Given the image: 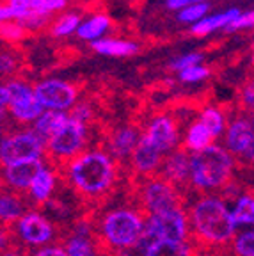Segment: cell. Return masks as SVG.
<instances>
[{"instance_id":"23","label":"cell","mask_w":254,"mask_h":256,"mask_svg":"<svg viewBox=\"0 0 254 256\" xmlns=\"http://www.w3.org/2000/svg\"><path fill=\"white\" fill-rule=\"evenodd\" d=\"M214 139L215 136L212 134L210 128L201 120H198L188 124L187 132H185V148L190 152H199V150H204L210 144H214Z\"/></svg>"},{"instance_id":"43","label":"cell","mask_w":254,"mask_h":256,"mask_svg":"<svg viewBox=\"0 0 254 256\" xmlns=\"http://www.w3.org/2000/svg\"><path fill=\"white\" fill-rule=\"evenodd\" d=\"M244 156H247V158L252 160V162H254V142L250 144V148L247 150V153H246V155H244Z\"/></svg>"},{"instance_id":"18","label":"cell","mask_w":254,"mask_h":256,"mask_svg":"<svg viewBox=\"0 0 254 256\" xmlns=\"http://www.w3.org/2000/svg\"><path fill=\"white\" fill-rule=\"evenodd\" d=\"M91 48L96 54L105 57H132L139 52V44L132 40L123 38H110L105 36L98 41H92Z\"/></svg>"},{"instance_id":"20","label":"cell","mask_w":254,"mask_h":256,"mask_svg":"<svg viewBox=\"0 0 254 256\" xmlns=\"http://www.w3.org/2000/svg\"><path fill=\"white\" fill-rule=\"evenodd\" d=\"M70 120V112H64V110H50V108H44L43 114L38 118L34 123H32V130L44 140L50 139L54 134H57L64 124L68 123Z\"/></svg>"},{"instance_id":"22","label":"cell","mask_w":254,"mask_h":256,"mask_svg":"<svg viewBox=\"0 0 254 256\" xmlns=\"http://www.w3.org/2000/svg\"><path fill=\"white\" fill-rule=\"evenodd\" d=\"M164 174L172 182H183L190 176V156L185 150H176L164 162Z\"/></svg>"},{"instance_id":"31","label":"cell","mask_w":254,"mask_h":256,"mask_svg":"<svg viewBox=\"0 0 254 256\" xmlns=\"http://www.w3.org/2000/svg\"><path fill=\"white\" fill-rule=\"evenodd\" d=\"M210 75H212V70L202 62H198L194 66H190V68H185L182 72H178V78L183 84H199L202 80L210 78Z\"/></svg>"},{"instance_id":"47","label":"cell","mask_w":254,"mask_h":256,"mask_svg":"<svg viewBox=\"0 0 254 256\" xmlns=\"http://www.w3.org/2000/svg\"><path fill=\"white\" fill-rule=\"evenodd\" d=\"M252 124H254V112H252Z\"/></svg>"},{"instance_id":"44","label":"cell","mask_w":254,"mask_h":256,"mask_svg":"<svg viewBox=\"0 0 254 256\" xmlns=\"http://www.w3.org/2000/svg\"><path fill=\"white\" fill-rule=\"evenodd\" d=\"M6 256H24V254H16V252H9V254H6Z\"/></svg>"},{"instance_id":"9","label":"cell","mask_w":254,"mask_h":256,"mask_svg":"<svg viewBox=\"0 0 254 256\" xmlns=\"http://www.w3.org/2000/svg\"><path fill=\"white\" fill-rule=\"evenodd\" d=\"M88 140V124L70 116L68 123L46 140V150L54 158H73Z\"/></svg>"},{"instance_id":"34","label":"cell","mask_w":254,"mask_h":256,"mask_svg":"<svg viewBox=\"0 0 254 256\" xmlns=\"http://www.w3.org/2000/svg\"><path fill=\"white\" fill-rule=\"evenodd\" d=\"M0 214H2V219L4 220H12L18 216H22V204L20 201L16 200L14 196H2L0 201Z\"/></svg>"},{"instance_id":"24","label":"cell","mask_w":254,"mask_h":256,"mask_svg":"<svg viewBox=\"0 0 254 256\" xmlns=\"http://www.w3.org/2000/svg\"><path fill=\"white\" fill-rule=\"evenodd\" d=\"M80 24H82V16L78 12H62V14L50 25V34L57 40L62 38H70L76 34Z\"/></svg>"},{"instance_id":"42","label":"cell","mask_w":254,"mask_h":256,"mask_svg":"<svg viewBox=\"0 0 254 256\" xmlns=\"http://www.w3.org/2000/svg\"><path fill=\"white\" fill-rule=\"evenodd\" d=\"M8 105H9V91L4 84L0 88V107H2V112L8 110Z\"/></svg>"},{"instance_id":"16","label":"cell","mask_w":254,"mask_h":256,"mask_svg":"<svg viewBox=\"0 0 254 256\" xmlns=\"http://www.w3.org/2000/svg\"><path fill=\"white\" fill-rule=\"evenodd\" d=\"M160 164H162V152L158 148H155L148 140V137L142 134L139 144L135 146L134 153H132V166H134V169L137 172H142V174H150L155 169H158Z\"/></svg>"},{"instance_id":"38","label":"cell","mask_w":254,"mask_h":256,"mask_svg":"<svg viewBox=\"0 0 254 256\" xmlns=\"http://www.w3.org/2000/svg\"><path fill=\"white\" fill-rule=\"evenodd\" d=\"M18 57L11 52V50H4L2 56H0V73L4 76H12L18 70Z\"/></svg>"},{"instance_id":"1","label":"cell","mask_w":254,"mask_h":256,"mask_svg":"<svg viewBox=\"0 0 254 256\" xmlns=\"http://www.w3.org/2000/svg\"><path fill=\"white\" fill-rule=\"evenodd\" d=\"M114 162L105 152L82 153L70 164V178L73 185L89 196L107 190L114 180Z\"/></svg>"},{"instance_id":"26","label":"cell","mask_w":254,"mask_h":256,"mask_svg":"<svg viewBox=\"0 0 254 256\" xmlns=\"http://www.w3.org/2000/svg\"><path fill=\"white\" fill-rule=\"evenodd\" d=\"M54 187H56V176H54V171L43 168L40 172H38V176L34 178V182H32L28 188H30L32 196L36 198L38 201H44V200H48L50 194H52Z\"/></svg>"},{"instance_id":"4","label":"cell","mask_w":254,"mask_h":256,"mask_svg":"<svg viewBox=\"0 0 254 256\" xmlns=\"http://www.w3.org/2000/svg\"><path fill=\"white\" fill-rule=\"evenodd\" d=\"M9 91L8 110L11 118L18 123H34L43 114L44 107L38 100L34 86H30L24 78H9L4 82Z\"/></svg>"},{"instance_id":"2","label":"cell","mask_w":254,"mask_h":256,"mask_svg":"<svg viewBox=\"0 0 254 256\" xmlns=\"http://www.w3.org/2000/svg\"><path fill=\"white\" fill-rule=\"evenodd\" d=\"M233 169V156L228 148L210 144L190 156V180L196 187L217 188L228 182Z\"/></svg>"},{"instance_id":"39","label":"cell","mask_w":254,"mask_h":256,"mask_svg":"<svg viewBox=\"0 0 254 256\" xmlns=\"http://www.w3.org/2000/svg\"><path fill=\"white\" fill-rule=\"evenodd\" d=\"M240 104L246 110L254 112V78L247 80L240 89Z\"/></svg>"},{"instance_id":"41","label":"cell","mask_w":254,"mask_h":256,"mask_svg":"<svg viewBox=\"0 0 254 256\" xmlns=\"http://www.w3.org/2000/svg\"><path fill=\"white\" fill-rule=\"evenodd\" d=\"M36 256H70L68 251H62L59 248H46V249H41Z\"/></svg>"},{"instance_id":"3","label":"cell","mask_w":254,"mask_h":256,"mask_svg":"<svg viewBox=\"0 0 254 256\" xmlns=\"http://www.w3.org/2000/svg\"><path fill=\"white\" fill-rule=\"evenodd\" d=\"M194 228L208 242H226L236 230V220L222 201L215 198H204L192 210Z\"/></svg>"},{"instance_id":"12","label":"cell","mask_w":254,"mask_h":256,"mask_svg":"<svg viewBox=\"0 0 254 256\" xmlns=\"http://www.w3.org/2000/svg\"><path fill=\"white\" fill-rule=\"evenodd\" d=\"M254 142V124L247 118H234L226 128V148L233 155H246Z\"/></svg>"},{"instance_id":"36","label":"cell","mask_w":254,"mask_h":256,"mask_svg":"<svg viewBox=\"0 0 254 256\" xmlns=\"http://www.w3.org/2000/svg\"><path fill=\"white\" fill-rule=\"evenodd\" d=\"M234 251L238 256H254V232H247L236 236Z\"/></svg>"},{"instance_id":"7","label":"cell","mask_w":254,"mask_h":256,"mask_svg":"<svg viewBox=\"0 0 254 256\" xmlns=\"http://www.w3.org/2000/svg\"><path fill=\"white\" fill-rule=\"evenodd\" d=\"M44 146H46L44 140L34 130L16 132L2 139L0 158H2L4 166L14 164V162H24V160L41 158Z\"/></svg>"},{"instance_id":"5","label":"cell","mask_w":254,"mask_h":256,"mask_svg":"<svg viewBox=\"0 0 254 256\" xmlns=\"http://www.w3.org/2000/svg\"><path fill=\"white\" fill-rule=\"evenodd\" d=\"M144 233L142 219L130 210H116L104 220V235L108 244L116 248H128Z\"/></svg>"},{"instance_id":"29","label":"cell","mask_w":254,"mask_h":256,"mask_svg":"<svg viewBox=\"0 0 254 256\" xmlns=\"http://www.w3.org/2000/svg\"><path fill=\"white\" fill-rule=\"evenodd\" d=\"M233 216L236 224H250L254 226V198L252 196H242L236 200Z\"/></svg>"},{"instance_id":"13","label":"cell","mask_w":254,"mask_h":256,"mask_svg":"<svg viewBox=\"0 0 254 256\" xmlns=\"http://www.w3.org/2000/svg\"><path fill=\"white\" fill-rule=\"evenodd\" d=\"M144 203L151 214H156L178 208V198L167 182L155 180L150 182L144 188Z\"/></svg>"},{"instance_id":"46","label":"cell","mask_w":254,"mask_h":256,"mask_svg":"<svg viewBox=\"0 0 254 256\" xmlns=\"http://www.w3.org/2000/svg\"><path fill=\"white\" fill-rule=\"evenodd\" d=\"M252 68H254V54H252Z\"/></svg>"},{"instance_id":"14","label":"cell","mask_w":254,"mask_h":256,"mask_svg":"<svg viewBox=\"0 0 254 256\" xmlns=\"http://www.w3.org/2000/svg\"><path fill=\"white\" fill-rule=\"evenodd\" d=\"M18 233L27 244L38 246L52 238V226L40 214H27L18 220Z\"/></svg>"},{"instance_id":"30","label":"cell","mask_w":254,"mask_h":256,"mask_svg":"<svg viewBox=\"0 0 254 256\" xmlns=\"http://www.w3.org/2000/svg\"><path fill=\"white\" fill-rule=\"evenodd\" d=\"M27 32H28V28L18 20L2 22V30H0V36H2V40H4L6 43L14 44V43H20V41H24L25 36H27Z\"/></svg>"},{"instance_id":"37","label":"cell","mask_w":254,"mask_h":256,"mask_svg":"<svg viewBox=\"0 0 254 256\" xmlns=\"http://www.w3.org/2000/svg\"><path fill=\"white\" fill-rule=\"evenodd\" d=\"M70 116L82 121V123L89 124L92 121V118H94V108H92V105L88 104V102H76L72 110H70Z\"/></svg>"},{"instance_id":"8","label":"cell","mask_w":254,"mask_h":256,"mask_svg":"<svg viewBox=\"0 0 254 256\" xmlns=\"http://www.w3.org/2000/svg\"><path fill=\"white\" fill-rule=\"evenodd\" d=\"M34 91L41 105L50 110L70 112L78 102V89L75 88V84L57 76L38 80L34 84Z\"/></svg>"},{"instance_id":"19","label":"cell","mask_w":254,"mask_h":256,"mask_svg":"<svg viewBox=\"0 0 254 256\" xmlns=\"http://www.w3.org/2000/svg\"><path fill=\"white\" fill-rule=\"evenodd\" d=\"M112 30V20L110 16L104 14V12H94V14L88 16L86 20H82L78 30H76V36L84 41H98L102 38L108 36V32Z\"/></svg>"},{"instance_id":"45","label":"cell","mask_w":254,"mask_h":256,"mask_svg":"<svg viewBox=\"0 0 254 256\" xmlns=\"http://www.w3.org/2000/svg\"><path fill=\"white\" fill-rule=\"evenodd\" d=\"M196 2H210V0H196Z\"/></svg>"},{"instance_id":"17","label":"cell","mask_w":254,"mask_h":256,"mask_svg":"<svg viewBox=\"0 0 254 256\" xmlns=\"http://www.w3.org/2000/svg\"><path fill=\"white\" fill-rule=\"evenodd\" d=\"M240 12L242 11L238 8H230L226 11L206 14L202 20L190 25V34H194V36H210V34H214L217 30H226Z\"/></svg>"},{"instance_id":"28","label":"cell","mask_w":254,"mask_h":256,"mask_svg":"<svg viewBox=\"0 0 254 256\" xmlns=\"http://www.w3.org/2000/svg\"><path fill=\"white\" fill-rule=\"evenodd\" d=\"M206 14H210V4L208 2H192L187 8L178 11V22L194 25L196 22L202 20Z\"/></svg>"},{"instance_id":"15","label":"cell","mask_w":254,"mask_h":256,"mask_svg":"<svg viewBox=\"0 0 254 256\" xmlns=\"http://www.w3.org/2000/svg\"><path fill=\"white\" fill-rule=\"evenodd\" d=\"M41 158L24 160V162H14V164L6 166V182L14 188H27L34 182L38 172L43 169Z\"/></svg>"},{"instance_id":"40","label":"cell","mask_w":254,"mask_h":256,"mask_svg":"<svg viewBox=\"0 0 254 256\" xmlns=\"http://www.w3.org/2000/svg\"><path fill=\"white\" fill-rule=\"evenodd\" d=\"M192 2H196V0H166V6L171 11H182L183 8H187Z\"/></svg>"},{"instance_id":"32","label":"cell","mask_w":254,"mask_h":256,"mask_svg":"<svg viewBox=\"0 0 254 256\" xmlns=\"http://www.w3.org/2000/svg\"><path fill=\"white\" fill-rule=\"evenodd\" d=\"M202 62V54L199 52H187V54H182V56H176L174 59L169 62V70L172 72H182L185 68H190L194 64Z\"/></svg>"},{"instance_id":"6","label":"cell","mask_w":254,"mask_h":256,"mask_svg":"<svg viewBox=\"0 0 254 256\" xmlns=\"http://www.w3.org/2000/svg\"><path fill=\"white\" fill-rule=\"evenodd\" d=\"M11 6L14 20L22 22L28 30H40L50 20V14L68 8L70 0H4Z\"/></svg>"},{"instance_id":"21","label":"cell","mask_w":254,"mask_h":256,"mask_svg":"<svg viewBox=\"0 0 254 256\" xmlns=\"http://www.w3.org/2000/svg\"><path fill=\"white\" fill-rule=\"evenodd\" d=\"M140 134L135 130L134 126H123L120 130H116L110 137V153L116 156V158H126V156H132L135 146L139 144L140 140Z\"/></svg>"},{"instance_id":"25","label":"cell","mask_w":254,"mask_h":256,"mask_svg":"<svg viewBox=\"0 0 254 256\" xmlns=\"http://www.w3.org/2000/svg\"><path fill=\"white\" fill-rule=\"evenodd\" d=\"M199 120L210 128L212 134H214L215 137L222 136V134L226 132V128H228L226 114H224V110H220L218 107H214V105L204 107L201 112H199Z\"/></svg>"},{"instance_id":"35","label":"cell","mask_w":254,"mask_h":256,"mask_svg":"<svg viewBox=\"0 0 254 256\" xmlns=\"http://www.w3.org/2000/svg\"><path fill=\"white\" fill-rule=\"evenodd\" d=\"M249 28H254V9L240 12L233 20V24L226 28V32H240V30H249Z\"/></svg>"},{"instance_id":"10","label":"cell","mask_w":254,"mask_h":256,"mask_svg":"<svg viewBox=\"0 0 254 256\" xmlns=\"http://www.w3.org/2000/svg\"><path fill=\"white\" fill-rule=\"evenodd\" d=\"M148 232L158 240L169 242H183L187 235V220L182 210H164V212L151 214L148 220Z\"/></svg>"},{"instance_id":"27","label":"cell","mask_w":254,"mask_h":256,"mask_svg":"<svg viewBox=\"0 0 254 256\" xmlns=\"http://www.w3.org/2000/svg\"><path fill=\"white\" fill-rule=\"evenodd\" d=\"M146 256H187V249L183 242H169V240L155 238L151 242Z\"/></svg>"},{"instance_id":"11","label":"cell","mask_w":254,"mask_h":256,"mask_svg":"<svg viewBox=\"0 0 254 256\" xmlns=\"http://www.w3.org/2000/svg\"><path fill=\"white\" fill-rule=\"evenodd\" d=\"M144 136L148 137L155 148H158L162 153H169L174 150V146L178 144L180 134H178V124L167 114H160L155 116L148 124Z\"/></svg>"},{"instance_id":"33","label":"cell","mask_w":254,"mask_h":256,"mask_svg":"<svg viewBox=\"0 0 254 256\" xmlns=\"http://www.w3.org/2000/svg\"><path fill=\"white\" fill-rule=\"evenodd\" d=\"M66 251L70 256H96L94 251H92V246L89 244V240L84 238L82 235L73 236V238L68 242Z\"/></svg>"}]
</instances>
